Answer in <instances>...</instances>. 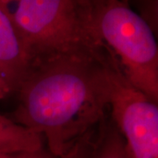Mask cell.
<instances>
[{"label": "cell", "mask_w": 158, "mask_h": 158, "mask_svg": "<svg viewBox=\"0 0 158 158\" xmlns=\"http://www.w3.org/2000/svg\"><path fill=\"white\" fill-rule=\"evenodd\" d=\"M116 62L109 52L31 61L11 118L42 135L47 150L61 157L106 115Z\"/></svg>", "instance_id": "obj_1"}, {"label": "cell", "mask_w": 158, "mask_h": 158, "mask_svg": "<svg viewBox=\"0 0 158 158\" xmlns=\"http://www.w3.org/2000/svg\"><path fill=\"white\" fill-rule=\"evenodd\" d=\"M15 3L10 11L33 60L61 55L109 51L91 26L89 0H1Z\"/></svg>", "instance_id": "obj_2"}, {"label": "cell", "mask_w": 158, "mask_h": 158, "mask_svg": "<svg viewBox=\"0 0 158 158\" xmlns=\"http://www.w3.org/2000/svg\"><path fill=\"white\" fill-rule=\"evenodd\" d=\"M91 26L125 77L158 102V48L148 23L121 0H89Z\"/></svg>", "instance_id": "obj_3"}, {"label": "cell", "mask_w": 158, "mask_h": 158, "mask_svg": "<svg viewBox=\"0 0 158 158\" xmlns=\"http://www.w3.org/2000/svg\"><path fill=\"white\" fill-rule=\"evenodd\" d=\"M109 109L132 158H158L157 103L130 84L118 62L111 73Z\"/></svg>", "instance_id": "obj_4"}, {"label": "cell", "mask_w": 158, "mask_h": 158, "mask_svg": "<svg viewBox=\"0 0 158 158\" xmlns=\"http://www.w3.org/2000/svg\"><path fill=\"white\" fill-rule=\"evenodd\" d=\"M29 67V56L8 6L0 0V77L12 92Z\"/></svg>", "instance_id": "obj_5"}, {"label": "cell", "mask_w": 158, "mask_h": 158, "mask_svg": "<svg viewBox=\"0 0 158 158\" xmlns=\"http://www.w3.org/2000/svg\"><path fill=\"white\" fill-rule=\"evenodd\" d=\"M42 148V135L0 114V155L34 152Z\"/></svg>", "instance_id": "obj_6"}, {"label": "cell", "mask_w": 158, "mask_h": 158, "mask_svg": "<svg viewBox=\"0 0 158 158\" xmlns=\"http://www.w3.org/2000/svg\"><path fill=\"white\" fill-rule=\"evenodd\" d=\"M88 158H132L111 115L106 114L97 126Z\"/></svg>", "instance_id": "obj_7"}, {"label": "cell", "mask_w": 158, "mask_h": 158, "mask_svg": "<svg viewBox=\"0 0 158 158\" xmlns=\"http://www.w3.org/2000/svg\"><path fill=\"white\" fill-rule=\"evenodd\" d=\"M96 127L88 131L82 137H80L68 152L58 158H88L95 135Z\"/></svg>", "instance_id": "obj_8"}, {"label": "cell", "mask_w": 158, "mask_h": 158, "mask_svg": "<svg viewBox=\"0 0 158 158\" xmlns=\"http://www.w3.org/2000/svg\"><path fill=\"white\" fill-rule=\"evenodd\" d=\"M3 158H56L45 148L34 152H22L12 155H4Z\"/></svg>", "instance_id": "obj_9"}, {"label": "cell", "mask_w": 158, "mask_h": 158, "mask_svg": "<svg viewBox=\"0 0 158 158\" xmlns=\"http://www.w3.org/2000/svg\"><path fill=\"white\" fill-rule=\"evenodd\" d=\"M12 93L10 87L3 79L0 77V99H3Z\"/></svg>", "instance_id": "obj_10"}, {"label": "cell", "mask_w": 158, "mask_h": 158, "mask_svg": "<svg viewBox=\"0 0 158 158\" xmlns=\"http://www.w3.org/2000/svg\"><path fill=\"white\" fill-rule=\"evenodd\" d=\"M121 1H123L124 3H126V4H127V5H128V3H129L130 0H121Z\"/></svg>", "instance_id": "obj_11"}, {"label": "cell", "mask_w": 158, "mask_h": 158, "mask_svg": "<svg viewBox=\"0 0 158 158\" xmlns=\"http://www.w3.org/2000/svg\"><path fill=\"white\" fill-rule=\"evenodd\" d=\"M3 156H4V155H0V158H3Z\"/></svg>", "instance_id": "obj_12"}]
</instances>
